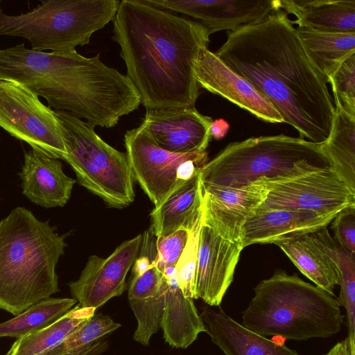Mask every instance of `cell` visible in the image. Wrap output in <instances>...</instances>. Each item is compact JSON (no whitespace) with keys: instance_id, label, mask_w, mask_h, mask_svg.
<instances>
[{"instance_id":"6da1fadb","label":"cell","mask_w":355,"mask_h":355,"mask_svg":"<svg viewBox=\"0 0 355 355\" xmlns=\"http://www.w3.org/2000/svg\"><path fill=\"white\" fill-rule=\"evenodd\" d=\"M214 53L263 95L300 138L326 140L334 112L328 79L309 60L286 12L276 10L229 31Z\"/></svg>"},{"instance_id":"7a4b0ae2","label":"cell","mask_w":355,"mask_h":355,"mask_svg":"<svg viewBox=\"0 0 355 355\" xmlns=\"http://www.w3.org/2000/svg\"><path fill=\"white\" fill-rule=\"evenodd\" d=\"M112 22V38L121 48L126 76L146 109L195 107L200 94L196 65L208 47L207 30L145 0L120 1Z\"/></svg>"},{"instance_id":"3957f363","label":"cell","mask_w":355,"mask_h":355,"mask_svg":"<svg viewBox=\"0 0 355 355\" xmlns=\"http://www.w3.org/2000/svg\"><path fill=\"white\" fill-rule=\"evenodd\" d=\"M64 239L25 207L0 221V309L17 315L59 291L55 268Z\"/></svg>"},{"instance_id":"277c9868","label":"cell","mask_w":355,"mask_h":355,"mask_svg":"<svg viewBox=\"0 0 355 355\" xmlns=\"http://www.w3.org/2000/svg\"><path fill=\"white\" fill-rule=\"evenodd\" d=\"M254 291L241 324L263 336L327 338L339 333L344 323L338 299L296 273L277 270Z\"/></svg>"},{"instance_id":"5b68a950","label":"cell","mask_w":355,"mask_h":355,"mask_svg":"<svg viewBox=\"0 0 355 355\" xmlns=\"http://www.w3.org/2000/svg\"><path fill=\"white\" fill-rule=\"evenodd\" d=\"M331 168L322 144L283 134L230 143L200 170L201 184L241 187Z\"/></svg>"},{"instance_id":"8992f818","label":"cell","mask_w":355,"mask_h":355,"mask_svg":"<svg viewBox=\"0 0 355 355\" xmlns=\"http://www.w3.org/2000/svg\"><path fill=\"white\" fill-rule=\"evenodd\" d=\"M119 0H48L31 11L8 15L0 8V35L27 39L31 49L55 53L76 51L96 31L112 21Z\"/></svg>"},{"instance_id":"52a82bcc","label":"cell","mask_w":355,"mask_h":355,"mask_svg":"<svg viewBox=\"0 0 355 355\" xmlns=\"http://www.w3.org/2000/svg\"><path fill=\"white\" fill-rule=\"evenodd\" d=\"M54 111L67 150L64 160L78 182L110 207L121 209L133 202L135 179L126 153L105 142L86 121Z\"/></svg>"},{"instance_id":"ba28073f","label":"cell","mask_w":355,"mask_h":355,"mask_svg":"<svg viewBox=\"0 0 355 355\" xmlns=\"http://www.w3.org/2000/svg\"><path fill=\"white\" fill-rule=\"evenodd\" d=\"M124 142L134 179L155 207L208 162L207 150L177 153L161 148L141 124L125 133Z\"/></svg>"},{"instance_id":"9c48e42d","label":"cell","mask_w":355,"mask_h":355,"mask_svg":"<svg viewBox=\"0 0 355 355\" xmlns=\"http://www.w3.org/2000/svg\"><path fill=\"white\" fill-rule=\"evenodd\" d=\"M0 127L54 158L67 155L55 111L18 83L0 80Z\"/></svg>"},{"instance_id":"30bf717a","label":"cell","mask_w":355,"mask_h":355,"mask_svg":"<svg viewBox=\"0 0 355 355\" xmlns=\"http://www.w3.org/2000/svg\"><path fill=\"white\" fill-rule=\"evenodd\" d=\"M268 183L270 190L258 210L287 209L336 214L355 206V192L331 168Z\"/></svg>"},{"instance_id":"8fae6325","label":"cell","mask_w":355,"mask_h":355,"mask_svg":"<svg viewBox=\"0 0 355 355\" xmlns=\"http://www.w3.org/2000/svg\"><path fill=\"white\" fill-rule=\"evenodd\" d=\"M143 243L139 234L123 242L107 257H89L79 278L69 284L71 293L83 308L98 309L126 288L125 279Z\"/></svg>"},{"instance_id":"7c38bea8","label":"cell","mask_w":355,"mask_h":355,"mask_svg":"<svg viewBox=\"0 0 355 355\" xmlns=\"http://www.w3.org/2000/svg\"><path fill=\"white\" fill-rule=\"evenodd\" d=\"M201 188L202 221L222 237L239 243L244 223L263 202L270 190L264 179L241 187L201 184Z\"/></svg>"},{"instance_id":"4fadbf2b","label":"cell","mask_w":355,"mask_h":355,"mask_svg":"<svg viewBox=\"0 0 355 355\" xmlns=\"http://www.w3.org/2000/svg\"><path fill=\"white\" fill-rule=\"evenodd\" d=\"M243 249L241 243L222 237L202 220L193 299L219 306L233 281Z\"/></svg>"},{"instance_id":"5bb4252c","label":"cell","mask_w":355,"mask_h":355,"mask_svg":"<svg viewBox=\"0 0 355 355\" xmlns=\"http://www.w3.org/2000/svg\"><path fill=\"white\" fill-rule=\"evenodd\" d=\"M148 3L172 12L193 18L209 35L264 20L280 10L279 0H145Z\"/></svg>"},{"instance_id":"9a60e30c","label":"cell","mask_w":355,"mask_h":355,"mask_svg":"<svg viewBox=\"0 0 355 355\" xmlns=\"http://www.w3.org/2000/svg\"><path fill=\"white\" fill-rule=\"evenodd\" d=\"M213 119L193 107L146 110L141 123L153 142L177 153L206 150L211 139Z\"/></svg>"},{"instance_id":"2e32d148","label":"cell","mask_w":355,"mask_h":355,"mask_svg":"<svg viewBox=\"0 0 355 355\" xmlns=\"http://www.w3.org/2000/svg\"><path fill=\"white\" fill-rule=\"evenodd\" d=\"M199 87L220 96L266 122L284 123L274 105L248 81L231 70L208 47L202 49L196 65Z\"/></svg>"},{"instance_id":"e0dca14e","label":"cell","mask_w":355,"mask_h":355,"mask_svg":"<svg viewBox=\"0 0 355 355\" xmlns=\"http://www.w3.org/2000/svg\"><path fill=\"white\" fill-rule=\"evenodd\" d=\"M336 214L287 209H257L242 227L241 245L244 248L252 244L278 245L289 241L327 227Z\"/></svg>"},{"instance_id":"ac0fdd59","label":"cell","mask_w":355,"mask_h":355,"mask_svg":"<svg viewBox=\"0 0 355 355\" xmlns=\"http://www.w3.org/2000/svg\"><path fill=\"white\" fill-rule=\"evenodd\" d=\"M19 176L23 194L33 203L47 209L64 206L76 183L64 173L58 159L37 148L24 153Z\"/></svg>"},{"instance_id":"d6986e66","label":"cell","mask_w":355,"mask_h":355,"mask_svg":"<svg viewBox=\"0 0 355 355\" xmlns=\"http://www.w3.org/2000/svg\"><path fill=\"white\" fill-rule=\"evenodd\" d=\"M206 333L225 355H300L295 350L259 335L228 315L220 306L207 305L200 314Z\"/></svg>"},{"instance_id":"ffe728a7","label":"cell","mask_w":355,"mask_h":355,"mask_svg":"<svg viewBox=\"0 0 355 355\" xmlns=\"http://www.w3.org/2000/svg\"><path fill=\"white\" fill-rule=\"evenodd\" d=\"M168 281L153 260L143 274L132 277L128 300L137 320L134 340L148 346L161 328Z\"/></svg>"},{"instance_id":"44dd1931","label":"cell","mask_w":355,"mask_h":355,"mask_svg":"<svg viewBox=\"0 0 355 355\" xmlns=\"http://www.w3.org/2000/svg\"><path fill=\"white\" fill-rule=\"evenodd\" d=\"M163 273L168 281L161 322L164 338L173 347L186 349L199 334L206 332L205 327L193 299L185 296L179 286L175 266Z\"/></svg>"},{"instance_id":"7402d4cb","label":"cell","mask_w":355,"mask_h":355,"mask_svg":"<svg viewBox=\"0 0 355 355\" xmlns=\"http://www.w3.org/2000/svg\"><path fill=\"white\" fill-rule=\"evenodd\" d=\"M202 203L199 171L151 211L152 234L157 237L181 228L189 231L202 214Z\"/></svg>"},{"instance_id":"603a6c76","label":"cell","mask_w":355,"mask_h":355,"mask_svg":"<svg viewBox=\"0 0 355 355\" xmlns=\"http://www.w3.org/2000/svg\"><path fill=\"white\" fill-rule=\"evenodd\" d=\"M279 5L296 17L297 27L355 33V0H279Z\"/></svg>"},{"instance_id":"cb8c5ba5","label":"cell","mask_w":355,"mask_h":355,"mask_svg":"<svg viewBox=\"0 0 355 355\" xmlns=\"http://www.w3.org/2000/svg\"><path fill=\"white\" fill-rule=\"evenodd\" d=\"M334 112L329 135L322 143L331 170L355 192V116L334 96Z\"/></svg>"},{"instance_id":"d4e9b609","label":"cell","mask_w":355,"mask_h":355,"mask_svg":"<svg viewBox=\"0 0 355 355\" xmlns=\"http://www.w3.org/2000/svg\"><path fill=\"white\" fill-rule=\"evenodd\" d=\"M295 28L309 60L327 79L346 58L355 53V33Z\"/></svg>"},{"instance_id":"484cf974","label":"cell","mask_w":355,"mask_h":355,"mask_svg":"<svg viewBox=\"0 0 355 355\" xmlns=\"http://www.w3.org/2000/svg\"><path fill=\"white\" fill-rule=\"evenodd\" d=\"M278 245L302 273L315 286L336 297L338 272L329 256L318 245L311 234Z\"/></svg>"},{"instance_id":"4316f807","label":"cell","mask_w":355,"mask_h":355,"mask_svg":"<svg viewBox=\"0 0 355 355\" xmlns=\"http://www.w3.org/2000/svg\"><path fill=\"white\" fill-rule=\"evenodd\" d=\"M311 236L338 272L340 291L337 299L346 311L347 339L352 352L355 354V253L338 243L327 227L311 233Z\"/></svg>"},{"instance_id":"83f0119b","label":"cell","mask_w":355,"mask_h":355,"mask_svg":"<svg viewBox=\"0 0 355 355\" xmlns=\"http://www.w3.org/2000/svg\"><path fill=\"white\" fill-rule=\"evenodd\" d=\"M96 310L78 304L50 325L17 339L6 355H46L89 320Z\"/></svg>"},{"instance_id":"f1b7e54d","label":"cell","mask_w":355,"mask_h":355,"mask_svg":"<svg viewBox=\"0 0 355 355\" xmlns=\"http://www.w3.org/2000/svg\"><path fill=\"white\" fill-rule=\"evenodd\" d=\"M77 303L73 298L42 300L13 318L0 324V337L20 338L55 322Z\"/></svg>"},{"instance_id":"f546056e","label":"cell","mask_w":355,"mask_h":355,"mask_svg":"<svg viewBox=\"0 0 355 355\" xmlns=\"http://www.w3.org/2000/svg\"><path fill=\"white\" fill-rule=\"evenodd\" d=\"M121 327L109 315L94 314L58 346L46 355H62L85 347L112 333Z\"/></svg>"},{"instance_id":"4dcf8cb0","label":"cell","mask_w":355,"mask_h":355,"mask_svg":"<svg viewBox=\"0 0 355 355\" xmlns=\"http://www.w3.org/2000/svg\"><path fill=\"white\" fill-rule=\"evenodd\" d=\"M202 220V214L189 231L187 244L175 266L179 286L184 295L192 299Z\"/></svg>"},{"instance_id":"1f68e13d","label":"cell","mask_w":355,"mask_h":355,"mask_svg":"<svg viewBox=\"0 0 355 355\" xmlns=\"http://www.w3.org/2000/svg\"><path fill=\"white\" fill-rule=\"evenodd\" d=\"M333 95L342 107L355 116V53L346 58L329 77Z\"/></svg>"},{"instance_id":"d6a6232c","label":"cell","mask_w":355,"mask_h":355,"mask_svg":"<svg viewBox=\"0 0 355 355\" xmlns=\"http://www.w3.org/2000/svg\"><path fill=\"white\" fill-rule=\"evenodd\" d=\"M189 231L181 228L170 234L159 236L156 241V256L154 262L162 271L175 266L187 244Z\"/></svg>"},{"instance_id":"836d02e7","label":"cell","mask_w":355,"mask_h":355,"mask_svg":"<svg viewBox=\"0 0 355 355\" xmlns=\"http://www.w3.org/2000/svg\"><path fill=\"white\" fill-rule=\"evenodd\" d=\"M331 222L336 241L355 253V206L340 210Z\"/></svg>"},{"instance_id":"e575fe53","label":"cell","mask_w":355,"mask_h":355,"mask_svg":"<svg viewBox=\"0 0 355 355\" xmlns=\"http://www.w3.org/2000/svg\"><path fill=\"white\" fill-rule=\"evenodd\" d=\"M108 348L107 340L101 338L85 347L62 355H101Z\"/></svg>"},{"instance_id":"d590c367","label":"cell","mask_w":355,"mask_h":355,"mask_svg":"<svg viewBox=\"0 0 355 355\" xmlns=\"http://www.w3.org/2000/svg\"><path fill=\"white\" fill-rule=\"evenodd\" d=\"M229 123L223 119L213 121L210 128L211 138L220 139L225 137L229 130Z\"/></svg>"},{"instance_id":"8d00e7d4","label":"cell","mask_w":355,"mask_h":355,"mask_svg":"<svg viewBox=\"0 0 355 355\" xmlns=\"http://www.w3.org/2000/svg\"><path fill=\"white\" fill-rule=\"evenodd\" d=\"M323 355H355L352 353L347 338L336 343Z\"/></svg>"},{"instance_id":"74e56055","label":"cell","mask_w":355,"mask_h":355,"mask_svg":"<svg viewBox=\"0 0 355 355\" xmlns=\"http://www.w3.org/2000/svg\"><path fill=\"white\" fill-rule=\"evenodd\" d=\"M152 261L146 256L137 257L133 264V277L140 275L146 271Z\"/></svg>"}]
</instances>
